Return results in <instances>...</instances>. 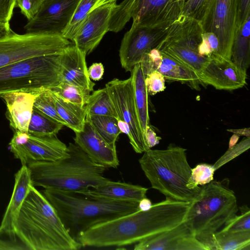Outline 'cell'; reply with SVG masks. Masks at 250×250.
I'll return each instance as SVG.
<instances>
[{
	"label": "cell",
	"mask_w": 250,
	"mask_h": 250,
	"mask_svg": "<svg viewBox=\"0 0 250 250\" xmlns=\"http://www.w3.org/2000/svg\"><path fill=\"white\" fill-rule=\"evenodd\" d=\"M42 193L75 240L81 233L96 225L139 210L137 202L107 201L52 189H44Z\"/></svg>",
	"instance_id": "cell-4"
},
{
	"label": "cell",
	"mask_w": 250,
	"mask_h": 250,
	"mask_svg": "<svg viewBox=\"0 0 250 250\" xmlns=\"http://www.w3.org/2000/svg\"><path fill=\"white\" fill-rule=\"evenodd\" d=\"M250 147V138H245L238 144L229 148L225 153L213 165L215 170L248 150Z\"/></svg>",
	"instance_id": "cell-38"
},
{
	"label": "cell",
	"mask_w": 250,
	"mask_h": 250,
	"mask_svg": "<svg viewBox=\"0 0 250 250\" xmlns=\"http://www.w3.org/2000/svg\"><path fill=\"white\" fill-rule=\"evenodd\" d=\"M27 250L15 234L7 232L0 228V250Z\"/></svg>",
	"instance_id": "cell-42"
},
{
	"label": "cell",
	"mask_w": 250,
	"mask_h": 250,
	"mask_svg": "<svg viewBox=\"0 0 250 250\" xmlns=\"http://www.w3.org/2000/svg\"><path fill=\"white\" fill-rule=\"evenodd\" d=\"M61 53L30 58L0 67V95L13 91L37 94L57 86Z\"/></svg>",
	"instance_id": "cell-7"
},
{
	"label": "cell",
	"mask_w": 250,
	"mask_h": 250,
	"mask_svg": "<svg viewBox=\"0 0 250 250\" xmlns=\"http://www.w3.org/2000/svg\"><path fill=\"white\" fill-rule=\"evenodd\" d=\"M190 202L169 198L138 210L96 225L81 233L77 241L82 247L123 246L170 229L182 223Z\"/></svg>",
	"instance_id": "cell-1"
},
{
	"label": "cell",
	"mask_w": 250,
	"mask_h": 250,
	"mask_svg": "<svg viewBox=\"0 0 250 250\" xmlns=\"http://www.w3.org/2000/svg\"><path fill=\"white\" fill-rule=\"evenodd\" d=\"M12 31L9 23H0V39L7 36Z\"/></svg>",
	"instance_id": "cell-50"
},
{
	"label": "cell",
	"mask_w": 250,
	"mask_h": 250,
	"mask_svg": "<svg viewBox=\"0 0 250 250\" xmlns=\"http://www.w3.org/2000/svg\"><path fill=\"white\" fill-rule=\"evenodd\" d=\"M147 190L148 188L140 186L111 180L104 185L78 192L101 200L139 202L146 197Z\"/></svg>",
	"instance_id": "cell-22"
},
{
	"label": "cell",
	"mask_w": 250,
	"mask_h": 250,
	"mask_svg": "<svg viewBox=\"0 0 250 250\" xmlns=\"http://www.w3.org/2000/svg\"><path fill=\"white\" fill-rule=\"evenodd\" d=\"M240 0H208L199 21L203 32L214 33L219 42V55L231 60L238 28Z\"/></svg>",
	"instance_id": "cell-11"
},
{
	"label": "cell",
	"mask_w": 250,
	"mask_h": 250,
	"mask_svg": "<svg viewBox=\"0 0 250 250\" xmlns=\"http://www.w3.org/2000/svg\"><path fill=\"white\" fill-rule=\"evenodd\" d=\"M16 5V0H0V23H9Z\"/></svg>",
	"instance_id": "cell-44"
},
{
	"label": "cell",
	"mask_w": 250,
	"mask_h": 250,
	"mask_svg": "<svg viewBox=\"0 0 250 250\" xmlns=\"http://www.w3.org/2000/svg\"><path fill=\"white\" fill-rule=\"evenodd\" d=\"M208 0H186L182 15L200 21Z\"/></svg>",
	"instance_id": "cell-41"
},
{
	"label": "cell",
	"mask_w": 250,
	"mask_h": 250,
	"mask_svg": "<svg viewBox=\"0 0 250 250\" xmlns=\"http://www.w3.org/2000/svg\"><path fill=\"white\" fill-rule=\"evenodd\" d=\"M34 108L66 126L57 112L50 89L43 90L36 95Z\"/></svg>",
	"instance_id": "cell-34"
},
{
	"label": "cell",
	"mask_w": 250,
	"mask_h": 250,
	"mask_svg": "<svg viewBox=\"0 0 250 250\" xmlns=\"http://www.w3.org/2000/svg\"><path fill=\"white\" fill-rule=\"evenodd\" d=\"M85 107L87 114L110 116L118 119L113 102L105 87L94 91L90 94Z\"/></svg>",
	"instance_id": "cell-30"
},
{
	"label": "cell",
	"mask_w": 250,
	"mask_h": 250,
	"mask_svg": "<svg viewBox=\"0 0 250 250\" xmlns=\"http://www.w3.org/2000/svg\"><path fill=\"white\" fill-rule=\"evenodd\" d=\"M135 250H207L184 221L176 227L148 237L136 244Z\"/></svg>",
	"instance_id": "cell-17"
},
{
	"label": "cell",
	"mask_w": 250,
	"mask_h": 250,
	"mask_svg": "<svg viewBox=\"0 0 250 250\" xmlns=\"http://www.w3.org/2000/svg\"><path fill=\"white\" fill-rule=\"evenodd\" d=\"M239 136L234 134L230 138L229 142V147L230 148L235 145L239 139Z\"/></svg>",
	"instance_id": "cell-52"
},
{
	"label": "cell",
	"mask_w": 250,
	"mask_h": 250,
	"mask_svg": "<svg viewBox=\"0 0 250 250\" xmlns=\"http://www.w3.org/2000/svg\"><path fill=\"white\" fill-rule=\"evenodd\" d=\"M168 27L162 29L142 27L132 23L130 29L124 35L119 49L122 67L126 71L131 72L146 54L162 41Z\"/></svg>",
	"instance_id": "cell-13"
},
{
	"label": "cell",
	"mask_w": 250,
	"mask_h": 250,
	"mask_svg": "<svg viewBox=\"0 0 250 250\" xmlns=\"http://www.w3.org/2000/svg\"><path fill=\"white\" fill-rule=\"evenodd\" d=\"M241 214H237L228 221L224 225L222 231H250V209L245 205L239 208Z\"/></svg>",
	"instance_id": "cell-36"
},
{
	"label": "cell",
	"mask_w": 250,
	"mask_h": 250,
	"mask_svg": "<svg viewBox=\"0 0 250 250\" xmlns=\"http://www.w3.org/2000/svg\"><path fill=\"white\" fill-rule=\"evenodd\" d=\"M117 0H98L96 3L93 6L92 10L102 5L112 3L113 2H116Z\"/></svg>",
	"instance_id": "cell-51"
},
{
	"label": "cell",
	"mask_w": 250,
	"mask_h": 250,
	"mask_svg": "<svg viewBox=\"0 0 250 250\" xmlns=\"http://www.w3.org/2000/svg\"><path fill=\"white\" fill-rule=\"evenodd\" d=\"M152 206L151 201L146 197L141 200L138 204L139 210L141 211L148 210L151 208Z\"/></svg>",
	"instance_id": "cell-48"
},
{
	"label": "cell",
	"mask_w": 250,
	"mask_h": 250,
	"mask_svg": "<svg viewBox=\"0 0 250 250\" xmlns=\"http://www.w3.org/2000/svg\"><path fill=\"white\" fill-rule=\"evenodd\" d=\"M249 18H250V0H240L238 28Z\"/></svg>",
	"instance_id": "cell-45"
},
{
	"label": "cell",
	"mask_w": 250,
	"mask_h": 250,
	"mask_svg": "<svg viewBox=\"0 0 250 250\" xmlns=\"http://www.w3.org/2000/svg\"><path fill=\"white\" fill-rule=\"evenodd\" d=\"M51 90L65 101L82 106L86 104L90 92L82 87L64 82H61Z\"/></svg>",
	"instance_id": "cell-33"
},
{
	"label": "cell",
	"mask_w": 250,
	"mask_h": 250,
	"mask_svg": "<svg viewBox=\"0 0 250 250\" xmlns=\"http://www.w3.org/2000/svg\"><path fill=\"white\" fill-rule=\"evenodd\" d=\"M98 0H80L62 36L73 41Z\"/></svg>",
	"instance_id": "cell-32"
},
{
	"label": "cell",
	"mask_w": 250,
	"mask_h": 250,
	"mask_svg": "<svg viewBox=\"0 0 250 250\" xmlns=\"http://www.w3.org/2000/svg\"><path fill=\"white\" fill-rule=\"evenodd\" d=\"M15 157L22 165L39 161H55L67 157V146L56 135H36L29 133L22 144L9 145Z\"/></svg>",
	"instance_id": "cell-15"
},
{
	"label": "cell",
	"mask_w": 250,
	"mask_h": 250,
	"mask_svg": "<svg viewBox=\"0 0 250 250\" xmlns=\"http://www.w3.org/2000/svg\"><path fill=\"white\" fill-rule=\"evenodd\" d=\"M85 119L107 144L116 147V142L122 133L118 119L110 116L87 114Z\"/></svg>",
	"instance_id": "cell-29"
},
{
	"label": "cell",
	"mask_w": 250,
	"mask_h": 250,
	"mask_svg": "<svg viewBox=\"0 0 250 250\" xmlns=\"http://www.w3.org/2000/svg\"><path fill=\"white\" fill-rule=\"evenodd\" d=\"M105 87L113 102L118 120L128 128L127 135L133 150L137 153H142L150 149L139 123L131 77L124 80L114 79Z\"/></svg>",
	"instance_id": "cell-12"
},
{
	"label": "cell",
	"mask_w": 250,
	"mask_h": 250,
	"mask_svg": "<svg viewBox=\"0 0 250 250\" xmlns=\"http://www.w3.org/2000/svg\"><path fill=\"white\" fill-rule=\"evenodd\" d=\"M166 79L158 71H154L145 77V83L149 95H154L166 89Z\"/></svg>",
	"instance_id": "cell-39"
},
{
	"label": "cell",
	"mask_w": 250,
	"mask_h": 250,
	"mask_svg": "<svg viewBox=\"0 0 250 250\" xmlns=\"http://www.w3.org/2000/svg\"><path fill=\"white\" fill-rule=\"evenodd\" d=\"M231 60L247 71L250 64V18L238 28L233 42Z\"/></svg>",
	"instance_id": "cell-28"
},
{
	"label": "cell",
	"mask_w": 250,
	"mask_h": 250,
	"mask_svg": "<svg viewBox=\"0 0 250 250\" xmlns=\"http://www.w3.org/2000/svg\"><path fill=\"white\" fill-rule=\"evenodd\" d=\"M116 4H105L92 10L74 38V44L86 55L97 47L108 31L111 12Z\"/></svg>",
	"instance_id": "cell-18"
},
{
	"label": "cell",
	"mask_w": 250,
	"mask_h": 250,
	"mask_svg": "<svg viewBox=\"0 0 250 250\" xmlns=\"http://www.w3.org/2000/svg\"><path fill=\"white\" fill-rule=\"evenodd\" d=\"M75 133L74 143L94 163L106 168L119 165L116 147L107 144L86 119L83 130Z\"/></svg>",
	"instance_id": "cell-19"
},
{
	"label": "cell",
	"mask_w": 250,
	"mask_h": 250,
	"mask_svg": "<svg viewBox=\"0 0 250 250\" xmlns=\"http://www.w3.org/2000/svg\"><path fill=\"white\" fill-rule=\"evenodd\" d=\"M186 150L173 144L164 150L150 148L144 152L139 163L152 188L164 194L166 198L191 202L201 187L190 188L191 168Z\"/></svg>",
	"instance_id": "cell-6"
},
{
	"label": "cell",
	"mask_w": 250,
	"mask_h": 250,
	"mask_svg": "<svg viewBox=\"0 0 250 250\" xmlns=\"http://www.w3.org/2000/svg\"><path fill=\"white\" fill-rule=\"evenodd\" d=\"M64 125L33 108L28 133L36 135H56Z\"/></svg>",
	"instance_id": "cell-31"
},
{
	"label": "cell",
	"mask_w": 250,
	"mask_h": 250,
	"mask_svg": "<svg viewBox=\"0 0 250 250\" xmlns=\"http://www.w3.org/2000/svg\"><path fill=\"white\" fill-rule=\"evenodd\" d=\"M37 94L24 91H13L0 95L6 105V117L14 131L28 132Z\"/></svg>",
	"instance_id": "cell-21"
},
{
	"label": "cell",
	"mask_w": 250,
	"mask_h": 250,
	"mask_svg": "<svg viewBox=\"0 0 250 250\" xmlns=\"http://www.w3.org/2000/svg\"><path fill=\"white\" fill-rule=\"evenodd\" d=\"M229 180H212L202 186L190 203L184 222L195 238L209 250L212 235L239 210Z\"/></svg>",
	"instance_id": "cell-5"
},
{
	"label": "cell",
	"mask_w": 250,
	"mask_h": 250,
	"mask_svg": "<svg viewBox=\"0 0 250 250\" xmlns=\"http://www.w3.org/2000/svg\"><path fill=\"white\" fill-rule=\"evenodd\" d=\"M202 41L199 45V54L208 58L220 57L219 55V42L216 35L211 32H203Z\"/></svg>",
	"instance_id": "cell-37"
},
{
	"label": "cell",
	"mask_w": 250,
	"mask_h": 250,
	"mask_svg": "<svg viewBox=\"0 0 250 250\" xmlns=\"http://www.w3.org/2000/svg\"><path fill=\"white\" fill-rule=\"evenodd\" d=\"M215 169L213 165L206 163L197 165L191 168L190 178V188L192 189L198 188V185H205L213 180Z\"/></svg>",
	"instance_id": "cell-35"
},
{
	"label": "cell",
	"mask_w": 250,
	"mask_h": 250,
	"mask_svg": "<svg viewBox=\"0 0 250 250\" xmlns=\"http://www.w3.org/2000/svg\"><path fill=\"white\" fill-rule=\"evenodd\" d=\"M70 44L60 35L12 31L0 39V68L30 58L60 54Z\"/></svg>",
	"instance_id": "cell-10"
},
{
	"label": "cell",
	"mask_w": 250,
	"mask_h": 250,
	"mask_svg": "<svg viewBox=\"0 0 250 250\" xmlns=\"http://www.w3.org/2000/svg\"><path fill=\"white\" fill-rule=\"evenodd\" d=\"M58 114L66 126L74 132L82 131L86 115L85 106L75 104L62 98L50 89Z\"/></svg>",
	"instance_id": "cell-26"
},
{
	"label": "cell",
	"mask_w": 250,
	"mask_h": 250,
	"mask_svg": "<svg viewBox=\"0 0 250 250\" xmlns=\"http://www.w3.org/2000/svg\"><path fill=\"white\" fill-rule=\"evenodd\" d=\"M202 33L199 21L181 16L169 26L166 37L156 48L191 68L198 75L209 59L199 53Z\"/></svg>",
	"instance_id": "cell-9"
},
{
	"label": "cell",
	"mask_w": 250,
	"mask_h": 250,
	"mask_svg": "<svg viewBox=\"0 0 250 250\" xmlns=\"http://www.w3.org/2000/svg\"><path fill=\"white\" fill-rule=\"evenodd\" d=\"M162 60L161 52L157 49L154 48L146 54L141 62L145 77L148 73L157 71Z\"/></svg>",
	"instance_id": "cell-40"
},
{
	"label": "cell",
	"mask_w": 250,
	"mask_h": 250,
	"mask_svg": "<svg viewBox=\"0 0 250 250\" xmlns=\"http://www.w3.org/2000/svg\"><path fill=\"white\" fill-rule=\"evenodd\" d=\"M198 76L201 83L218 90L232 91L242 88L247 83V71L231 60L221 57L209 58Z\"/></svg>",
	"instance_id": "cell-16"
},
{
	"label": "cell",
	"mask_w": 250,
	"mask_h": 250,
	"mask_svg": "<svg viewBox=\"0 0 250 250\" xmlns=\"http://www.w3.org/2000/svg\"><path fill=\"white\" fill-rule=\"evenodd\" d=\"M211 250H250V231H217L212 235Z\"/></svg>",
	"instance_id": "cell-27"
},
{
	"label": "cell",
	"mask_w": 250,
	"mask_h": 250,
	"mask_svg": "<svg viewBox=\"0 0 250 250\" xmlns=\"http://www.w3.org/2000/svg\"><path fill=\"white\" fill-rule=\"evenodd\" d=\"M130 72L136 113L141 129L146 140V129L150 125L149 94L146 86L145 75L141 63L135 65Z\"/></svg>",
	"instance_id": "cell-24"
},
{
	"label": "cell",
	"mask_w": 250,
	"mask_h": 250,
	"mask_svg": "<svg viewBox=\"0 0 250 250\" xmlns=\"http://www.w3.org/2000/svg\"><path fill=\"white\" fill-rule=\"evenodd\" d=\"M14 230L27 250H77L82 247L68 232L54 208L33 186L16 218Z\"/></svg>",
	"instance_id": "cell-2"
},
{
	"label": "cell",
	"mask_w": 250,
	"mask_h": 250,
	"mask_svg": "<svg viewBox=\"0 0 250 250\" xmlns=\"http://www.w3.org/2000/svg\"><path fill=\"white\" fill-rule=\"evenodd\" d=\"M80 0H44L35 17L24 26L25 33L62 34Z\"/></svg>",
	"instance_id": "cell-14"
},
{
	"label": "cell",
	"mask_w": 250,
	"mask_h": 250,
	"mask_svg": "<svg viewBox=\"0 0 250 250\" xmlns=\"http://www.w3.org/2000/svg\"><path fill=\"white\" fill-rule=\"evenodd\" d=\"M104 67L101 62L93 63L88 69L89 78L93 81H99L103 76Z\"/></svg>",
	"instance_id": "cell-46"
},
{
	"label": "cell",
	"mask_w": 250,
	"mask_h": 250,
	"mask_svg": "<svg viewBox=\"0 0 250 250\" xmlns=\"http://www.w3.org/2000/svg\"><path fill=\"white\" fill-rule=\"evenodd\" d=\"M186 0H124L114 6L108 31L118 32L131 18L139 26L168 28L182 15Z\"/></svg>",
	"instance_id": "cell-8"
},
{
	"label": "cell",
	"mask_w": 250,
	"mask_h": 250,
	"mask_svg": "<svg viewBox=\"0 0 250 250\" xmlns=\"http://www.w3.org/2000/svg\"></svg>",
	"instance_id": "cell-53"
},
{
	"label": "cell",
	"mask_w": 250,
	"mask_h": 250,
	"mask_svg": "<svg viewBox=\"0 0 250 250\" xmlns=\"http://www.w3.org/2000/svg\"><path fill=\"white\" fill-rule=\"evenodd\" d=\"M161 53L162 60L157 71L162 74L166 80L189 83L196 89L199 88L198 84L201 82L194 70L168 55Z\"/></svg>",
	"instance_id": "cell-25"
},
{
	"label": "cell",
	"mask_w": 250,
	"mask_h": 250,
	"mask_svg": "<svg viewBox=\"0 0 250 250\" xmlns=\"http://www.w3.org/2000/svg\"><path fill=\"white\" fill-rule=\"evenodd\" d=\"M44 0H16V5L28 21L32 19L39 10Z\"/></svg>",
	"instance_id": "cell-43"
},
{
	"label": "cell",
	"mask_w": 250,
	"mask_h": 250,
	"mask_svg": "<svg viewBox=\"0 0 250 250\" xmlns=\"http://www.w3.org/2000/svg\"><path fill=\"white\" fill-rule=\"evenodd\" d=\"M32 186L29 169L26 165H22L15 175L13 192L0 225L1 229L15 234L14 222Z\"/></svg>",
	"instance_id": "cell-23"
},
{
	"label": "cell",
	"mask_w": 250,
	"mask_h": 250,
	"mask_svg": "<svg viewBox=\"0 0 250 250\" xmlns=\"http://www.w3.org/2000/svg\"><path fill=\"white\" fill-rule=\"evenodd\" d=\"M67 157L55 161H39L27 165L32 185L44 189L80 192L104 185L106 168L94 163L75 143L67 146Z\"/></svg>",
	"instance_id": "cell-3"
},
{
	"label": "cell",
	"mask_w": 250,
	"mask_h": 250,
	"mask_svg": "<svg viewBox=\"0 0 250 250\" xmlns=\"http://www.w3.org/2000/svg\"><path fill=\"white\" fill-rule=\"evenodd\" d=\"M146 138L147 146L149 148L158 144L160 140H161V138L157 135L150 124L146 127Z\"/></svg>",
	"instance_id": "cell-47"
},
{
	"label": "cell",
	"mask_w": 250,
	"mask_h": 250,
	"mask_svg": "<svg viewBox=\"0 0 250 250\" xmlns=\"http://www.w3.org/2000/svg\"><path fill=\"white\" fill-rule=\"evenodd\" d=\"M227 131L232 132L234 134L240 136H245L247 138H250V128H244L242 129H228Z\"/></svg>",
	"instance_id": "cell-49"
},
{
	"label": "cell",
	"mask_w": 250,
	"mask_h": 250,
	"mask_svg": "<svg viewBox=\"0 0 250 250\" xmlns=\"http://www.w3.org/2000/svg\"><path fill=\"white\" fill-rule=\"evenodd\" d=\"M86 55L75 44H70L61 53L60 83L82 87L91 92L95 83L88 74Z\"/></svg>",
	"instance_id": "cell-20"
}]
</instances>
